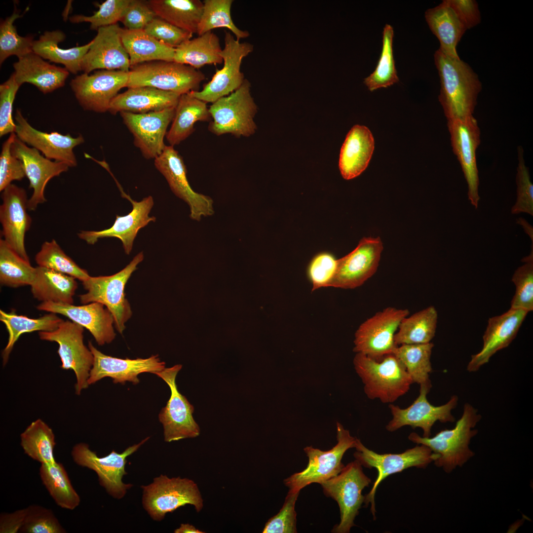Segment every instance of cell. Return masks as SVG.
I'll list each match as a JSON object with an SVG mask.
<instances>
[{
    "mask_svg": "<svg viewBox=\"0 0 533 533\" xmlns=\"http://www.w3.org/2000/svg\"><path fill=\"white\" fill-rule=\"evenodd\" d=\"M434 62L440 81L439 101L447 121L473 116L482 84L477 75L459 58H451L439 49Z\"/></svg>",
    "mask_w": 533,
    "mask_h": 533,
    "instance_id": "cell-1",
    "label": "cell"
},
{
    "mask_svg": "<svg viewBox=\"0 0 533 533\" xmlns=\"http://www.w3.org/2000/svg\"><path fill=\"white\" fill-rule=\"evenodd\" d=\"M481 416L477 410L466 403L462 415L451 429H444L432 437H421L415 432L408 436L411 441L428 447L436 454L434 464L449 473L457 467L463 465L474 455L469 448L471 439L478 431L473 429Z\"/></svg>",
    "mask_w": 533,
    "mask_h": 533,
    "instance_id": "cell-2",
    "label": "cell"
},
{
    "mask_svg": "<svg viewBox=\"0 0 533 533\" xmlns=\"http://www.w3.org/2000/svg\"><path fill=\"white\" fill-rule=\"evenodd\" d=\"M353 364L371 399L391 404L409 390L414 383L404 366L394 354L376 360L356 353Z\"/></svg>",
    "mask_w": 533,
    "mask_h": 533,
    "instance_id": "cell-3",
    "label": "cell"
},
{
    "mask_svg": "<svg viewBox=\"0 0 533 533\" xmlns=\"http://www.w3.org/2000/svg\"><path fill=\"white\" fill-rule=\"evenodd\" d=\"M143 259V253L140 252L119 272L109 276H90L82 281L87 292L79 295L80 303L84 305L97 302L105 305L112 313L115 328L120 334H122L126 322L132 314L125 298V286Z\"/></svg>",
    "mask_w": 533,
    "mask_h": 533,
    "instance_id": "cell-4",
    "label": "cell"
},
{
    "mask_svg": "<svg viewBox=\"0 0 533 533\" xmlns=\"http://www.w3.org/2000/svg\"><path fill=\"white\" fill-rule=\"evenodd\" d=\"M126 87L150 86L179 95L197 91L205 79L201 72L175 61H153L130 67Z\"/></svg>",
    "mask_w": 533,
    "mask_h": 533,
    "instance_id": "cell-5",
    "label": "cell"
},
{
    "mask_svg": "<svg viewBox=\"0 0 533 533\" xmlns=\"http://www.w3.org/2000/svg\"><path fill=\"white\" fill-rule=\"evenodd\" d=\"M251 84L245 79L236 90L213 103L209 108L213 120L208 129L217 136L230 134L250 137L257 129L254 117L257 107L250 93Z\"/></svg>",
    "mask_w": 533,
    "mask_h": 533,
    "instance_id": "cell-6",
    "label": "cell"
},
{
    "mask_svg": "<svg viewBox=\"0 0 533 533\" xmlns=\"http://www.w3.org/2000/svg\"><path fill=\"white\" fill-rule=\"evenodd\" d=\"M354 448L356 452L353 456L355 459L362 466L375 468L378 472L377 477L364 502L366 506L371 503L370 510L374 520L376 518L375 494L378 487L385 478L411 467L425 468L437 458L436 454L423 445H418L400 454H380L366 448L356 438Z\"/></svg>",
    "mask_w": 533,
    "mask_h": 533,
    "instance_id": "cell-7",
    "label": "cell"
},
{
    "mask_svg": "<svg viewBox=\"0 0 533 533\" xmlns=\"http://www.w3.org/2000/svg\"><path fill=\"white\" fill-rule=\"evenodd\" d=\"M141 487L144 508L154 520H161L167 513L186 504L193 505L197 512L203 506L197 484L187 478L160 475L152 483Z\"/></svg>",
    "mask_w": 533,
    "mask_h": 533,
    "instance_id": "cell-8",
    "label": "cell"
},
{
    "mask_svg": "<svg viewBox=\"0 0 533 533\" xmlns=\"http://www.w3.org/2000/svg\"><path fill=\"white\" fill-rule=\"evenodd\" d=\"M371 482L355 459L344 466L338 475L321 484L325 495L335 500L340 508L341 521L332 532L348 533L355 526L354 520L365 500L362 490Z\"/></svg>",
    "mask_w": 533,
    "mask_h": 533,
    "instance_id": "cell-9",
    "label": "cell"
},
{
    "mask_svg": "<svg viewBox=\"0 0 533 533\" xmlns=\"http://www.w3.org/2000/svg\"><path fill=\"white\" fill-rule=\"evenodd\" d=\"M338 443L331 449L322 451L311 446L304 450L308 457L306 467L302 471L295 473L284 480V484L294 492L301 490L312 483L322 484L338 475L344 467L342 459L345 452L355 447L356 438L351 436L348 430L337 422Z\"/></svg>",
    "mask_w": 533,
    "mask_h": 533,
    "instance_id": "cell-10",
    "label": "cell"
},
{
    "mask_svg": "<svg viewBox=\"0 0 533 533\" xmlns=\"http://www.w3.org/2000/svg\"><path fill=\"white\" fill-rule=\"evenodd\" d=\"M83 328L74 322L66 320L53 331L38 333L41 340L58 344L57 353L62 363L61 368L74 371L76 380V393L78 395L89 385L88 380L93 363V355L83 343Z\"/></svg>",
    "mask_w": 533,
    "mask_h": 533,
    "instance_id": "cell-11",
    "label": "cell"
},
{
    "mask_svg": "<svg viewBox=\"0 0 533 533\" xmlns=\"http://www.w3.org/2000/svg\"><path fill=\"white\" fill-rule=\"evenodd\" d=\"M407 309L387 307L362 323L355 334L353 351L379 360L393 354L398 346L394 337Z\"/></svg>",
    "mask_w": 533,
    "mask_h": 533,
    "instance_id": "cell-12",
    "label": "cell"
},
{
    "mask_svg": "<svg viewBox=\"0 0 533 533\" xmlns=\"http://www.w3.org/2000/svg\"><path fill=\"white\" fill-rule=\"evenodd\" d=\"M225 46L221 53L224 65L217 69L211 80L201 91L190 93L206 103H214L228 95L243 83L245 78L240 68L242 60L253 50V46L246 42H240L228 32H225Z\"/></svg>",
    "mask_w": 533,
    "mask_h": 533,
    "instance_id": "cell-13",
    "label": "cell"
},
{
    "mask_svg": "<svg viewBox=\"0 0 533 533\" xmlns=\"http://www.w3.org/2000/svg\"><path fill=\"white\" fill-rule=\"evenodd\" d=\"M149 438L148 437L139 443L129 447L122 453L113 450L108 455L101 457L92 451L87 444L81 443L73 447L72 456L77 464L92 469L97 473L100 485L111 495L120 499L133 486L125 484L122 480L123 475L127 474L125 470L126 458Z\"/></svg>",
    "mask_w": 533,
    "mask_h": 533,
    "instance_id": "cell-14",
    "label": "cell"
},
{
    "mask_svg": "<svg viewBox=\"0 0 533 533\" xmlns=\"http://www.w3.org/2000/svg\"><path fill=\"white\" fill-rule=\"evenodd\" d=\"M182 367L181 364L175 365L155 374L167 384L171 391L169 399L158 415L163 427L164 440L167 442L194 438L200 434V428L192 416L194 407L179 392L176 382Z\"/></svg>",
    "mask_w": 533,
    "mask_h": 533,
    "instance_id": "cell-15",
    "label": "cell"
},
{
    "mask_svg": "<svg viewBox=\"0 0 533 533\" xmlns=\"http://www.w3.org/2000/svg\"><path fill=\"white\" fill-rule=\"evenodd\" d=\"M128 73L101 70L91 75L83 73L72 79L70 86L84 110L103 113L108 111L112 101L119 91L126 87Z\"/></svg>",
    "mask_w": 533,
    "mask_h": 533,
    "instance_id": "cell-16",
    "label": "cell"
},
{
    "mask_svg": "<svg viewBox=\"0 0 533 533\" xmlns=\"http://www.w3.org/2000/svg\"><path fill=\"white\" fill-rule=\"evenodd\" d=\"M447 126L453 152L461 165L467 184L468 199L476 209L480 199L476 161V150L481 142L480 129L473 116L447 121Z\"/></svg>",
    "mask_w": 533,
    "mask_h": 533,
    "instance_id": "cell-17",
    "label": "cell"
},
{
    "mask_svg": "<svg viewBox=\"0 0 533 533\" xmlns=\"http://www.w3.org/2000/svg\"><path fill=\"white\" fill-rule=\"evenodd\" d=\"M154 163L174 193L189 205L192 219L199 221L202 216L214 214L213 200L194 191L190 187L183 159L173 146H166L162 153L154 159Z\"/></svg>",
    "mask_w": 533,
    "mask_h": 533,
    "instance_id": "cell-18",
    "label": "cell"
},
{
    "mask_svg": "<svg viewBox=\"0 0 533 533\" xmlns=\"http://www.w3.org/2000/svg\"><path fill=\"white\" fill-rule=\"evenodd\" d=\"M382 249L380 237H363L354 250L337 260L329 287L353 289L362 285L376 272Z\"/></svg>",
    "mask_w": 533,
    "mask_h": 533,
    "instance_id": "cell-19",
    "label": "cell"
},
{
    "mask_svg": "<svg viewBox=\"0 0 533 533\" xmlns=\"http://www.w3.org/2000/svg\"><path fill=\"white\" fill-rule=\"evenodd\" d=\"M430 389L426 386H420L418 397L406 408L402 409L390 404L389 408L392 419L386 425V430L393 432L402 426L409 425L413 428H421L423 437H429L431 435L432 427L435 422H454L455 418L451 411L457 404V396L453 395L447 403L435 406L427 399L426 395Z\"/></svg>",
    "mask_w": 533,
    "mask_h": 533,
    "instance_id": "cell-20",
    "label": "cell"
},
{
    "mask_svg": "<svg viewBox=\"0 0 533 533\" xmlns=\"http://www.w3.org/2000/svg\"><path fill=\"white\" fill-rule=\"evenodd\" d=\"M88 348L93 355V363L88 380V385L94 384L106 377L113 379L114 383L124 384L130 381L139 383L138 375L143 373L155 374L165 368V363L157 355L147 358L121 359L106 355L89 341Z\"/></svg>",
    "mask_w": 533,
    "mask_h": 533,
    "instance_id": "cell-21",
    "label": "cell"
},
{
    "mask_svg": "<svg viewBox=\"0 0 533 533\" xmlns=\"http://www.w3.org/2000/svg\"><path fill=\"white\" fill-rule=\"evenodd\" d=\"M175 108L144 114L120 113L133 136L134 145L145 158L154 159L164 149V138L174 118Z\"/></svg>",
    "mask_w": 533,
    "mask_h": 533,
    "instance_id": "cell-22",
    "label": "cell"
},
{
    "mask_svg": "<svg viewBox=\"0 0 533 533\" xmlns=\"http://www.w3.org/2000/svg\"><path fill=\"white\" fill-rule=\"evenodd\" d=\"M0 222L4 240L22 258L29 261L25 247V236L32 219L27 213L26 191L11 184L2 191Z\"/></svg>",
    "mask_w": 533,
    "mask_h": 533,
    "instance_id": "cell-23",
    "label": "cell"
},
{
    "mask_svg": "<svg viewBox=\"0 0 533 533\" xmlns=\"http://www.w3.org/2000/svg\"><path fill=\"white\" fill-rule=\"evenodd\" d=\"M114 179L122 196L131 203L132 211L125 216L116 215L114 224L109 228L100 231L81 230L77 233V235L79 238L91 245L94 244L100 238H117L121 241L125 253L129 255L132 250L134 240L138 231L150 222L155 221V217L149 216L153 205V200L151 196L146 197L140 201L133 200L123 191L116 179Z\"/></svg>",
    "mask_w": 533,
    "mask_h": 533,
    "instance_id": "cell-24",
    "label": "cell"
},
{
    "mask_svg": "<svg viewBox=\"0 0 533 533\" xmlns=\"http://www.w3.org/2000/svg\"><path fill=\"white\" fill-rule=\"evenodd\" d=\"M17 137L27 145L35 148L47 158L62 162L69 167L77 165L74 149L82 144L81 135L73 137L70 134L63 135L58 132H43L33 127L17 109L14 116Z\"/></svg>",
    "mask_w": 533,
    "mask_h": 533,
    "instance_id": "cell-25",
    "label": "cell"
},
{
    "mask_svg": "<svg viewBox=\"0 0 533 533\" xmlns=\"http://www.w3.org/2000/svg\"><path fill=\"white\" fill-rule=\"evenodd\" d=\"M11 152L22 162L26 176L29 179V188L33 193L28 200V210H36L39 204L46 201L44 190L47 183L53 177L67 172L69 166L66 163L52 161L34 148L29 147L16 136L11 145Z\"/></svg>",
    "mask_w": 533,
    "mask_h": 533,
    "instance_id": "cell-26",
    "label": "cell"
},
{
    "mask_svg": "<svg viewBox=\"0 0 533 533\" xmlns=\"http://www.w3.org/2000/svg\"><path fill=\"white\" fill-rule=\"evenodd\" d=\"M121 29L116 24L97 30L82 60L81 71L86 74L96 69L129 71V57L122 42Z\"/></svg>",
    "mask_w": 533,
    "mask_h": 533,
    "instance_id": "cell-27",
    "label": "cell"
},
{
    "mask_svg": "<svg viewBox=\"0 0 533 533\" xmlns=\"http://www.w3.org/2000/svg\"><path fill=\"white\" fill-rule=\"evenodd\" d=\"M39 310L63 315L87 329L99 345L110 343L115 337L112 313L103 304L92 302L81 305L51 302H42Z\"/></svg>",
    "mask_w": 533,
    "mask_h": 533,
    "instance_id": "cell-28",
    "label": "cell"
},
{
    "mask_svg": "<svg viewBox=\"0 0 533 533\" xmlns=\"http://www.w3.org/2000/svg\"><path fill=\"white\" fill-rule=\"evenodd\" d=\"M528 312L510 308L500 315L489 318L483 336V347L478 353L471 356L467 370L470 372L478 371L495 353L507 347L515 338Z\"/></svg>",
    "mask_w": 533,
    "mask_h": 533,
    "instance_id": "cell-29",
    "label": "cell"
},
{
    "mask_svg": "<svg viewBox=\"0 0 533 533\" xmlns=\"http://www.w3.org/2000/svg\"><path fill=\"white\" fill-rule=\"evenodd\" d=\"M181 95L154 87L128 88L112 101L108 112L112 114L123 112L144 114L176 107Z\"/></svg>",
    "mask_w": 533,
    "mask_h": 533,
    "instance_id": "cell-30",
    "label": "cell"
},
{
    "mask_svg": "<svg viewBox=\"0 0 533 533\" xmlns=\"http://www.w3.org/2000/svg\"><path fill=\"white\" fill-rule=\"evenodd\" d=\"M13 68L15 79L20 86L30 83L43 94L63 86L69 75L65 68L49 64L33 52L18 58Z\"/></svg>",
    "mask_w": 533,
    "mask_h": 533,
    "instance_id": "cell-31",
    "label": "cell"
},
{
    "mask_svg": "<svg viewBox=\"0 0 533 533\" xmlns=\"http://www.w3.org/2000/svg\"><path fill=\"white\" fill-rule=\"evenodd\" d=\"M375 149V141L370 129L355 125L347 134L342 146L339 167L345 180L360 175L367 167Z\"/></svg>",
    "mask_w": 533,
    "mask_h": 533,
    "instance_id": "cell-32",
    "label": "cell"
},
{
    "mask_svg": "<svg viewBox=\"0 0 533 533\" xmlns=\"http://www.w3.org/2000/svg\"><path fill=\"white\" fill-rule=\"evenodd\" d=\"M426 21L440 42L439 49L447 56L459 58L457 46L465 31V24L451 5L444 0L425 12Z\"/></svg>",
    "mask_w": 533,
    "mask_h": 533,
    "instance_id": "cell-33",
    "label": "cell"
},
{
    "mask_svg": "<svg viewBox=\"0 0 533 533\" xmlns=\"http://www.w3.org/2000/svg\"><path fill=\"white\" fill-rule=\"evenodd\" d=\"M75 277L54 270L38 266L36 267L31 284L33 297L42 302H51L73 304L77 288Z\"/></svg>",
    "mask_w": 533,
    "mask_h": 533,
    "instance_id": "cell-34",
    "label": "cell"
},
{
    "mask_svg": "<svg viewBox=\"0 0 533 533\" xmlns=\"http://www.w3.org/2000/svg\"><path fill=\"white\" fill-rule=\"evenodd\" d=\"M207 103L190 92L181 95L166 138L170 146L178 145L192 133L197 121H208L211 116Z\"/></svg>",
    "mask_w": 533,
    "mask_h": 533,
    "instance_id": "cell-35",
    "label": "cell"
},
{
    "mask_svg": "<svg viewBox=\"0 0 533 533\" xmlns=\"http://www.w3.org/2000/svg\"><path fill=\"white\" fill-rule=\"evenodd\" d=\"M65 38V34L61 30L46 31L38 39L34 40L33 52L43 59L63 65L69 73L76 74L81 71L82 60L92 40L82 46L63 49L59 46V43Z\"/></svg>",
    "mask_w": 533,
    "mask_h": 533,
    "instance_id": "cell-36",
    "label": "cell"
},
{
    "mask_svg": "<svg viewBox=\"0 0 533 533\" xmlns=\"http://www.w3.org/2000/svg\"><path fill=\"white\" fill-rule=\"evenodd\" d=\"M120 34L130 67L153 61H174L175 48L158 40L144 30L121 28Z\"/></svg>",
    "mask_w": 533,
    "mask_h": 533,
    "instance_id": "cell-37",
    "label": "cell"
},
{
    "mask_svg": "<svg viewBox=\"0 0 533 533\" xmlns=\"http://www.w3.org/2000/svg\"><path fill=\"white\" fill-rule=\"evenodd\" d=\"M218 37L209 31L189 39L175 48L174 61L197 69L205 65L223 62Z\"/></svg>",
    "mask_w": 533,
    "mask_h": 533,
    "instance_id": "cell-38",
    "label": "cell"
},
{
    "mask_svg": "<svg viewBox=\"0 0 533 533\" xmlns=\"http://www.w3.org/2000/svg\"><path fill=\"white\" fill-rule=\"evenodd\" d=\"M158 17L191 34L197 33L203 2L199 0H150L148 1Z\"/></svg>",
    "mask_w": 533,
    "mask_h": 533,
    "instance_id": "cell-39",
    "label": "cell"
},
{
    "mask_svg": "<svg viewBox=\"0 0 533 533\" xmlns=\"http://www.w3.org/2000/svg\"><path fill=\"white\" fill-rule=\"evenodd\" d=\"M0 320L5 325L8 333L7 343L2 352L3 365L7 363L15 343L22 334L34 331H53L64 321L54 313L35 319L17 315L14 311L7 313L1 309Z\"/></svg>",
    "mask_w": 533,
    "mask_h": 533,
    "instance_id": "cell-40",
    "label": "cell"
},
{
    "mask_svg": "<svg viewBox=\"0 0 533 533\" xmlns=\"http://www.w3.org/2000/svg\"><path fill=\"white\" fill-rule=\"evenodd\" d=\"M438 314L433 306H428L401 321L394 340L397 345L430 343L435 336Z\"/></svg>",
    "mask_w": 533,
    "mask_h": 533,
    "instance_id": "cell-41",
    "label": "cell"
},
{
    "mask_svg": "<svg viewBox=\"0 0 533 533\" xmlns=\"http://www.w3.org/2000/svg\"><path fill=\"white\" fill-rule=\"evenodd\" d=\"M432 343L405 344L398 345L393 353L401 362L414 383L430 388L432 385L429 374L432 372L430 362Z\"/></svg>",
    "mask_w": 533,
    "mask_h": 533,
    "instance_id": "cell-42",
    "label": "cell"
},
{
    "mask_svg": "<svg viewBox=\"0 0 533 533\" xmlns=\"http://www.w3.org/2000/svg\"><path fill=\"white\" fill-rule=\"evenodd\" d=\"M55 444L52 429L40 419L32 422L21 434L25 453L41 464L56 462L53 453Z\"/></svg>",
    "mask_w": 533,
    "mask_h": 533,
    "instance_id": "cell-43",
    "label": "cell"
},
{
    "mask_svg": "<svg viewBox=\"0 0 533 533\" xmlns=\"http://www.w3.org/2000/svg\"><path fill=\"white\" fill-rule=\"evenodd\" d=\"M39 474L43 484L59 506L73 510L79 505L80 497L61 463L41 464Z\"/></svg>",
    "mask_w": 533,
    "mask_h": 533,
    "instance_id": "cell-44",
    "label": "cell"
},
{
    "mask_svg": "<svg viewBox=\"0 0 533 533\" xmlns=\"http://www.w3.org/2000/svg\"><path fill=\"white\" fill-rule=\"evenodd\" d=\"M36 267L20 256L3 239L0 240V282L12 288L31 285Z\"/></svg>",
    "mask_w": 533,
    "mask_h": 533,
    "instance_id": "cell-45",
    "label": "cell"
},
{
    "mask_svg": "<svg viewBox=\"0 0 533 533\" xmlns=\"http://www.w3.org/2000/svg\"><path fill=\"white\" fill-rule=\"evenodd\" d=\"M393 27L386 24L382 32L381 52L377 65L374 72L364 81L371 92L388 87L399 81L393 56Z\"/></svg>",
    "mask_w": 533,
    "mask_h": 533,
    "instance_id": "cell-46",
    "label": "cell"
},
{
    "mask_svg": "<svg viewBox=\"0 0 533 533\" xmlns=\"http://www.w3.org/2000/svg\"><path fill=\"white\" fill-rule=\"evenodd\" d=\"M233 1L232 0H204L196 34L200 36L215 28L224 27L229 30L238 40L248 37L249 32L239 29L231 18L230 10Z\"/></svg>",
    "mask_w": 533,
    "mask_h": 533,
    "instance_id": "cell-47",
    "label": "cell"
},
{
    "mask_svg": "<svg viewBox=\"0 0 533 533\" xmlns=\"http://www.w3.org/2000/svg\"><path fill=\"white\" fill-rule=\"evenodd\" d=\"M35 260L38 266L73 276L82 282L90 276L64 253L54 239L42 244Z\"/></svg>",
    "mask_w": 533,
    "mask_h": 533,
    "instance_id": "cell-48",
    "label": "cell"
},
{
    "mask_svg": "<svg viewBox=\"0 0 533 533\" xmlns=\"http://www.w3.org/2000/svg\"><path fill=\"white\" fill-rule=\"evenodd\" d=\"M22 16L15 9L11 15L0 22V65L10 56L15 55L19 58L33 52V37L19 36L13 24L15 20Z\"/></svg>",
    "mask_w": 533,
    "mask_h": 533,
    "instance_id": "cell-49",
    "label": "cell"
},
{
    "mask_svg": "<svg viewBox=\"0 0 533 533\" xmlns=\"http://www.w3.org/2000/svg\"><path fill=\"white\" fill-rule=\"evenodd\" d=\"M533 242L530 254L522 260L525 264L514 272L512 281L515 287L511 301L512 308L522 309L530 312L533 309Z\"/></svg>",
    "mask_w": 533,
    "mask_h": 533,
    "instance_id": "cell-50",
    "label": "cell"
},
{
    "mask_svg": "<svg viewBox=\"0 0 533 533\" xmlns=\"http://www.w3.org/2000/svg\"><path fill=\"white\" fill-rule=\"evenodd\" d=\"M131 0H107L98 4L99 9L89 16L75 15L69 18L71 22L79 23L88 22L90 29L99 28L117 24Z\"/></svg>",
    "mask_w": 533,
    "mask_h": 533,
    "instance_id": "cell-51",
    "label": "cell"
},
{
    "mask_svg": "<svg viewBox=\"0 0 533 533\" xmlns=\"http://www.w3.org/2000/svg\"><path fill=\"white\" fill-rule=\"evenodd\" d=\"M518 164L516 182L517 199L511 208L512 214L522 213L533 216V185L531 182L529 168L526 166L524 157V150L518 146Z\"/></svg>",
    "mask_w": 533,
    "mask_h": 533,
    "instance_id": "cell-52",
    "label": "cell"
},
{
    "mask_svg": "<svg viewBox=\"0 0 533 533\" xmlns=\"http://www.w3.org/2000/svg\"><path fill=\"white\" fill-rule=\"evenodd\" d=\"M27 508L24 523L20 531L26 533H66L53 513L39 505H33Z\"/></svg>",
    "mask_w": 533,
    "mask_h": 533,
    "instance_id": "cell-53",
    "label": "cell"
},
{
    "mask_svg": "<svg viewBox=\"0 0 533 533\" xmlns=\"http://www.w3.org/2000/svg\"><path fill=\"white\" fill-rule=\"evenodd\" d=\"M300 492L289 491L279 512L265 524L263 533H296L297 513L295 503Z\"/></svg>",
    "mask_w": 533,
    "mask_h": 533,
    "instance_id": "cell-54",
    "label": "cell"
},
{
    "mask_svg": "<svg viewBox=\"0 0 533 533\" xmlns=\"http://www.w3.org/2000/svg\"><path fill=\"white\" fill-rule=\"evenodd\" d=\"M16 138L15 132L2 144L0 155V191L11 184L13 181H21L25 176L21 161L11 152V145Z\"/></svg>",
    "mask_w": 533,
    "mask_h": 533,
    "instance_id": "cell-55",
    "label": "cell"
},
{
    "mask_svg": "<svg viewBox=\"0 0 533 533\" xmlns=\"http://www.w3.org/2000/svg\"><path fill=\"white\" fill-rule=\"evenodd\" d=\"M14 74L0 85V136L15 132L16 125L12 118V106L20 87Z\"/></svg>",
    "mask_w": 533,
    "mask_h": 533,
    "instance_id": "cell-56",
    "label": "cell"
},
{
    "mask_svg": "<svg viewBox=\"0 0 533 533\" xmlns=\"http://www.w3.org/2000/svg\"><path fill=\"white\" fill-rule=\"evenodd\" d=\"M144 30L158 40L175 48L191 39L192 36V34L177 28L157 16Z\"/></svg>",
    "mask_w": 533,
    "mask_h": 533,
    "instance_id": "cell-57",
    "label": "cell"
},
{
    "mask_svg": "<svg viewBox=\"0 0 533 533\" xmlns=\"http://www.w3.org/2000/svg\"><path fill=\"white\" fill-rule=\"evenodd\" d=\"M337 265V260L330 253H321L315 256L308 267V276L313 284L312 291L329 287Z\"/></svg>",
    "mask_w": 533,
    "mask_h": 533,
    "instance_id": "cell-58",
    "label": "cell"
},
{
    "mask_svg": "<svg viewBox=\"0 0 533 533\" xmlns=\"http://www.w3.org/2000/svg\"><path fill=\"white\" fill-rule=\"evenodd\" d=\"M156 17V14L148 2L131 0L120 21L123 24L125 29L129 30H144Z\"/></svg>",
    "mask_w": 533,
    "mask_h": 533,
    "instance_id": "cell-59",
    "label": "cell"
},
{
    "mask_svg": "<svg viewBox=\"0 0 533 533\" xmlns=\"http://www.w3.org/2000/svg\"><path fill=\"white\" fill-rule=\"evenodd\" d=\"M449 2L463 21L468 30L481 21L478 3L474 0H449Z\"/></svg>",
    "mask_w": 533,
    "mask_h": 533,
    "instance_id": "cell-60",
    "label": "cell"
},
{
    "mask_svg": "<svg viewBox=\"0 0 533 533\" xmlns=\"http://www.w3.org/2000/svg\"><path fill=\"white\" fill-rule=\"evenodd\" d=\"M27 514V508L11 513H2L0 517V533H16L23 526Z\"/></svg>",
    "mask_w": 533,
    "mask_h": 533,
    "instance_id": "cell-61",
    "label": "cell"
},
{
    "mask_svg": "<svg viewBox=\"0 0 533 533\" xmlns=\"http://www.w3.org/2000/svg\"><path fill=\"white\" fill-rule=\"evenodd\" d=\"M175 533H204L194 526L189 524H181L180 527L174 531Z\"/></svg>",
    "mask_w": 533,
    "mask_h": 533,
    "instance_id": "cell-62",
    "label": "cell"
},
{
    "mask_svg": "<svg viewBox=\"0 0 533 533\" xmlns=\"http://www.w3.org/2000/svg\"><path fill=\"white\" fill-rule=\"evenodd\" d=\"M518 223L524 228L525 232L530 237L532 242H533V231L532 227L524 219L519 218L517 220Z\"/></svg>",
    "mask_w": 533,
    "mask_h": 533,
    "instance_id": "cell-63",
    "label": "cell"
}]
</instances>
